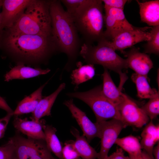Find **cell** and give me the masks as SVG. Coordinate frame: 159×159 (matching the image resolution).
I'll return each mask as SVG.
<instances>
[{"label":"cell","mask_w":159,"mask_h":159,"mask_svg":"<svg viewBox=\"0 0 159 159\" xmlns=\"http://www.w3.org/2000/svg\"><path fill=\"white\" fill-rule=\"evenodd\" d=\"M49 1L32 0L14 25L6 29L13 33L52 35Z\"/></svg>","instance_id":"obj_4"},{"label":"cell","mask_w":159,"mask_h":159,"mask_svg":"<svg viewBox=\"0 0 159 159\" xmlns=\"http://www.w3.org/2000/svg\"><path fill=\"white\" fill-rule=\"evenodd\" d=\"M125 55L127 57L126 59L127 68H130L135 73L148 78V73L153 67V63L149 55L141 52L139 49L133 47Z\"/></svg>","instance_id":"obj_13"},{"label":"cell","mask_w":159,"mask_h":159,"mask_svg":"<svg viewBox=\"0 0 159 159\" xmlns=\"http://www.w3.org/2000/svg\"><path fill=\"white\" fill-rule=\"evenodd\" d=\"M47 146L59 159H62V147L56 134V129L52 125H45L43 127Z\"/></svg>","instance_id":"obj_23"},{"label":"cell","mask_w":159,"mask_h":159,"mask_svg":"<svg viewBox=\"0 0 159 159\" xmlns=\"http://www.w3.org/2000/svg\"><path fill=\"white\" fill-rule=\"evenodd\" d=\"M104 23L106 29L104 31V38L110 41L112 40L121 33L119 26L114 18L110 14L105 13L104 15Z\"/></svg>","instance_id":"obj_26"},{"label":"cell","mask_w":159,"mask_h":159,"mask_svg":"<svg viewBox=\"0 0 159 159\" xmlns=\"http://www.w3.org/2000/svg\"><path fill=\"white\" fill-rule=\"evenodd\" d=\"M50 71L47 68H33L23 65L15 66L5 74V81L8 82L14 79H23L46 74Z\"/></svg>","instance_id":"obj_18"},{"label":"cell","mask_w":159,"mask_h":159,"mask_svg":"<svg viewBox=\"0 0 159 159\" xmlns=\"http://www.w3.org/2000/svg\"><path fill=\"white\" fill-rule=\"evenodd\" d=\"M117 107L122 121L127 126L141 128L149 122L150 119L141 107L124 94Z\"/></svg>","instance_id":"obj_9"},{"label":"cell","mask_w":159,"mask_h":159,"mask_svg":"<svg viewBox=\"0 0 159 159\" xmlns=\"http://www.w3.org/2000/svg\"><path fill=\"white\" fill-rule=\"evenodd\" d=\"M105 12L111 15L117 23L121 33L126 31L132 30L135 28L126 19L123 10L104 6Z\"/></svg>","instance_id":"obj_25"},{"label":"cell","mask_w":159,"mask_h":159,"mask_svg":"<svg viewBox=\"0 0 159 159\" xmlns=\"http://www.w3.org/2000/svg\"><path fill=\"white\" fill-rule=\"evenodd\" d=\"M32 0H2L1 12L2 29H9L16 23Z\"/></svg>","instance_id":"obj_12"},{"label":"cell","mask_w":159,"mask_h":159,"mask_svg":"<svg viewBox=\"0 0 159 159\" xmlns=\"http://www.w3.org/2000/svg\"><path fill=\"white\" fill-rule=\"evenodd\" d=\"M131 78L136 85L137 96L139 97L150 99L158 92L156 89L151 87L148 81V78L145 76L135 73L132 74Z\"/></svg>","instance_id":"obj_24"},{"label":"cell","mask_w":159,"mask_h":159,"mask_svg":"<svg viewBox=\"0 0 159 159\" xmlns=\"http://www.w3.org/2000/svg\"><path fill=\"white\" fill-rule=\"evenodd\" d=\"M1 46L0 42V46Z\"/></svg>","instance_id":"obj_41"},{"label":"cell","mask_w":159,"mask_h":159,"mask_svg":"<svg viewBox=\"0 0 159 159\" xmlns=\"http://www.w3.org/2000/svg\"><path fill=\"white\" fill-rule=\"evenodd\" d=\"M141 108L150 120L155 118L159 114V91Z\"/></svg>","instance_id":"obj_28"},{"label":"cell","mask_w":159,"mask_h":159,"mask_svg":"<svg viewBox=\"0 0 159 159\" xmlns=\"http://www.w3.org/2000/svg\"><path fill=\"white\" fill-rule=\"evenodd\" d=\"M0 108L6 111L7 113H13L14 111L7 104L5 100L0 96Z\"/></svg>","instance_id":"obj_37"},{"label":"cell","mask_w":159,"mask_h":159,"mask_svg":"<svg viewBox=\"0 0 159 159\" xmlns=\"http://www.w3.org/2000/svg\"><path fill=\"white\" fill-rule=\"evenodd\" d=\"M115 144L127 153L130 159H140L142 150L138 139L130 135L122 138H118Z\"/></svg>","instance_id":"obj_22"},{"label":"cell","mask_w":159,"mask_h":159,"mask_svg":"<svg viewBox=\"0 0 159 159\" xmlns=\"http://www.w3.org/2000/svg\"><path fill=\"white\" fill-rule=\"evenodd\" d=\"M139 5L141 21L150 26L159 25V0L141 2L136 0Z\"/></svg>","instance_id":"obj_15"},{"label":"cell","mask_w":159,"mask_h":159,"mask_svg":"<svg viewBox=\"0 0 159 159\" xmlns=\"http://www.w3.org/2000/svg\"><path fill=\"white\" fill-rule=\"evenodd\" d=\"M102 88V85H100L88 91L69 92L66 95L80 100L89 106L95 115L96 122L112 119L122 121L117 106L105 97Z\"/></svg>","instance_id":"obj_6"},{"label":"cell","mask_w":159,"mask_h":159,"mask_svg":"<svg viewBox=\"0 0 159 159\" xmlns=\"http://www.w3.org/2000/svg\"><path fill=\"white\" fill-rule=\"evenodd\" d=\"M142 132L153 136L155 139L156 143L159 142V125H155L153 123V120H151L147 124Z\"/></svg>","instance_id":"obj_33"},{"label":"cell","mask_w":159,"mask_h":159,"mask_svg":"<svg viewBox=\"0 0 159 159\" xmlns=\"http://www.w3.org/2000/svg\"><path fill=\"white\" fill-rule=\"evenodd\" d=\"M0 159H16L14 145L10 138L6 143L0 146Z\"/></svg>","instance_id":"obj_30"},{"label":"cell","mask_w":159,"mask_h":159,"mask_svg":"<svg viewBox=\"0 0 159 159\" xmlns=\"http://www.w3.org/2000/svg\"><path fill=\"white\" fill-rule=\"evenodd\" d=\"M103 8L102 0H86L69 15L85 40L84 43L92 44L104 38Z\"/></svg>","instance_id":"obj_3"},{"label":"cell","mask_w":159,"mask_h":159,"mask_svg":"<svg viewBox=\"0 0 159 159\" xmlns=\"http://www.w3.org/2000/svg\"><path fill=\"white\" fill-rule=\"evenodd\" d=\"M76 68L72 71L70 78L72 84L78 89L81 84L92 79L95 75V68L94 65L87 64L83 65L80 62H77Z\"/></svg>","instance_id":"obj_21"},{"label":"cell","mask_w":159,"mask_h":159,"mask_svg":"<svg viewBox=\"0 0 159 159\" xmlns=\"http://www.w3.org/2000/svg\"><path fill=\"white\" fill-rule=\"evenodd\" d=\"M97 122L100 126L101 140L100 149L97 159H105L120 132L127 125L122 121L115 119Z\"/></svg>","instance_id":"obj_8"},{"label":"cell","mask_w":159,"mask_h":159,"mask_svg":"<svg viewBox=\"0 0 159 159\" xmlns=\"http://www.w3.org/2000/svg\"><path fill=\"white\" fill-rule=\"evenodd\" d=\"M13 125L18 131L32 139L44 140L43 127L45 125L44 120H40L37 122L29 120L26 118L21 119L15 116Z\"/></svg>","instance_id":"obj_14"},{"label":"cell","mask_w":159,"mask_h":159,"mask_svg":"<svg viewBox=\"0 0 159 159\" xmlns=\"http://www.w3.org/2000/svg\"><path fill=\"white\" fill-rule=\"evenodd\" d=\"M10 138L14 145L16 159H55L44 140L26 138L18 133Z\"/></svg>","instance_id":"obj_7"},{"label":"cell","mask_w":159,"mask_h":159,"mask_svg":"<svg viewBox=\"0 0 159 159\" xmlns=\"http://www.w3.org/2000/svg\"><path fill=\"white\" fill-rule=\"evenodd\" d=\"M140 159H151V158L145 151L143 150Z\"/></svg>","instance_id":"obj_40"},{"label":"cell","mask_w":159,"mask_h":159,"mask_svg":"<svg viewBox=\"0 0 159 159\" xmlns=\"http://www.w3.org/2000/svg\"><path fill=\"white\" fill-rule=\"evenodd\" d=\"M153 154L154 159H159V142L154 147L153 151Z\"/></svg>","instance_id":"obj_38"},{"label":"cell","mask_w":159,"mask_h":159,"mask_svg":"<svg viewBox=\"0 0 159 159\" xmlns=\"http://www.w3.org/2000/svg\"><path fill=\"white\" fill-rule=\"evenodd\" d=\"M52 35L58 50L65 54L67 61L63 70L72 71L76 66L81 43L78 32L70 16L63 8L60 1H49Z\"/></svg>","instance_id":"obj_1"},{"label":"cell","mask_w":159,"mask_h":159,"mask_svg":"<svg viewBox=\"0 0 159 159\" xmlns=\"http://www.w3.org/2000/svg\"><path fill=\"white\" fill-rule=\"evenodd\" d=\"M105 159H130L128 156H126L123 150L121 148H117L116 150Z\"/></svg>","instance_id":"obj_36"},{"label":"cell","mask_w":159,"mask_h":159,"mask_svg":"<svg viewBox=\"0 0 159 159\" xmlns=\"http://www.w3.org/2000/svg\"><path fill=\"white\" fill-rule=\"evenodd\" d=\"M13 113H7L5 117L0 119V140L4 136L7 126Z\"/></svg>","instance_id":"obj_35"},{"label":"cell","mask_w":159,"mask_h":159,"mask_svg":"<svg viewBox=\"0 0 159 159\" xmlns=\"http://www.w3.org/2000/svg\"><path fill=\"white\" fill-rule=\"evenodd\" d=\"M150 28L135 27L132 30L123 32L116 36L112 41H109L110 45L115 51L119 50L123 53V50L127 48L132 47L139 42L149 40L150 33L147 31Z\"/></svg>","instance_id":"obj_10"},{"label":"cell","mask_w":159,"mask_h":159,"mask_svg":"<svg viewBox=\"0 0 159 159\" xmlns=\"http://www.w3.org/2000/svg\"><path fill=\"white\" fill-rule=\"evenodd\" d=\"M48 82L47 81L30 95L21 101L14 111L13 115L17 116L23 114L32 113L42 98V90Z\"/></svg>","instance_id":"obj_20"},{"label":"cell","mask_w":159,"mask_h":159,"mask_svg":"<svg viewBox=\"0 0 159 159\" xmlns=\"http://www.w3.org/2000/svg\"><path fill=\"white\" fill-rule=\"evenodd\" d=\"M104 68V72L102 74V93L106 98L117 107L123 99L124 93L115 85L108 69Z\"/></svg>","instance_id":"obj_17"},{"label":"cell","mask_w":159,"mask_h":159,"mask_svg":"<svg viewBox=\"0 0 159 159\" xmlns=\"http://www.w3.org/2000/svg\"><path fill=\"white\" fill-rule=\"evenodd\" d=\"M2 0H0V9L1 7L2 6ZM3 31L1 26V12H0V39L1 37Z\"/></svg>","instance_id":"obj_39"},{"label":"cell","mask_w":159,"mask_h":159,"mask_svg":"<svg viewBox=\"0 0 159 159\" xmlns=\"http://www.w3.org/2000/svg\"><path fill=\"white\" fill-rule=\"evenodd\" d=\"M62 159H79L81 158L74 148L72 141L66 142L62 148Z\"/></svg>","instance_id":"obj_31"},{"label":"cell","mask_w":159,"mask_h":159,"mask_svg":"<svg viewBox=\"0 0 159 159\" xmlns=\"http://www.w3.org/2000/svg\"><path fill=\"white\" fill-rule=\"evenodd\" d=\"M66 85L65 83L61 84L53 93L42 99L32 113L31 120L38 122L42 117L51 115L52 107L58 95L65 89Z\"/></svg>","instance_id":"obj_16"},{"label":"cell","mask_w":159,"mask_h":159,"mask_svg":"<svg viewBox=\"0 0 159 159\" xmlns=\"http://www.w3.org/2000/svg\"><path fill=\"white\" fill-rule=\"evenodd\" d=\"M150 38L144 45L145 53H159V25L151 27Z\"/></svg>","instance_id":"obj_27"},{"label":"cell","mask_w":159,"mask_h":159,"mask_svg":"<svg viewBox=\"0 0 159 159\" xmlns=\"http://www.w3.org/2000/svg\"><path fill=\"white\" fill-rule=\"evenodd\" d=\"M142 139L140 142L142 150L149 156L151 159H154L153 151L156 143L154 138L149 134L142 132Z\"/></svg>","instance_id":"obj_29"},{"label":"cell","mask_w":159,"mask_h":159,"mask_svg":"<svg viewBox=\"0 0 159 159\" xmlns=\"http://www.w3.org/2000/svg\"><path fill=\"white\" fill-rule=\"evenodd\" d=\"M104 6L120 9L123 10L124 6L128 1L127 0H103Z\"/></svg>","instance_id":"obj_34"},{"label":"cell","mask_w":159,"mask_h":159,"mask_svg":"<svg viewBox=\"0 0 159 159\" xmlns=\"http://www.w3.org/2000/svg\"><path fill=\"white\" fill-rule=\"evenodd\" d=\"M75 119L83 132V135L89 142L95 138H100V130L97 122L93 123L88 117L85 113L74 104L73 99L66 100L63 102Z\"/></svg>","instance_id":"obj_11"},{"label":"cell","mask_w":159,"mask_h":159,"mask_svg":"<svg viewBox=\"0 0 159 159\" xmlns=\"http://www.w3.org/2000/svg\"><path fill=\"white\" fill-rule=\"evenodd\" d=\"M71 132L75 137L74 141L72 140L74 148L82 159H97L98 153L91 146L85 137L81 135L79 131L72 128Z\"/></svg>","instance_id":"obj_19"},{"label":"cell","mask_w":159,"mask_h":159,"mask_svg":"<svg viewBox=\"0 0 159 159\" xmlns=\"http://www.w3.org/2000/svg\"><path fill=\"white\" fill-rule=\"evenodd\" d=\"M109 42L104 38L98 42L95 46L84 43L81 46L79 55L87 64H99L118 73L120 78V85L122 86L127 80L122 71L123 69L127 68L126 59L116 53Z\"/></svg>","instance_id":"obj_5"},{"label":"cell","mask_w":159,"mask_h":159,"mask_svg":"<svg viewBox=\"0 0 159 159\" xmlns=\"http://www.w3.org/2000/svg\"><path fill=\"white\" fill-rule=\"evenodd\" d=\"M86 0H60L66 8L67 12L69 15L73 14Z\"/></svg>","instance_id":"obj_32"},{"label":"cell","mask_w":159,"mask_h":159,"mask_svg":"<svg viewBox=\"0 0 159 159\" xmlns=\"http://www.w3.org/2000/svg\"><path fill=\"white\" fill-rule=\"evenodd\" d=\"M5 48L23 57L43 59L58 48L52 35L29 34L7 32L3 39Z\"/></svg>","instance_id":"obj_2"}]
</instances>
